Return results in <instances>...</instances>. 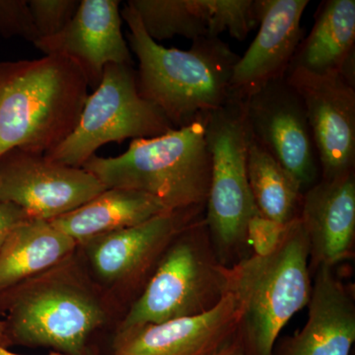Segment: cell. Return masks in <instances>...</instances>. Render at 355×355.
I'll use <instances>...</instances> for the list:
<instances>
[{"label": "cell", "mask_w": 355, "mask_h": 355, "mask_svg": "<svg viewBox=\"0 0 355 355\" xmlns=\"http://www.w3.org/2000/svg\"><path fill=\"white\" fill-rule=\"evenodd\" d=\"M0 314L12 347L64 355H88L123 318L91 279L77 251L0 292Z\"/></svg>", "instance_id": "obj_1"}, {"label": "cell", "mask_w": 355, "mask_h": 355, "mask_svg": "<svg viewBox=\"0 0 355 355\" xmlns=\"http://www.w3.org/2000/svg\"><path fill=\"white\" fill-rule=\"evenodd\" d=\"M121 14L130 28L128 46L139 58L140 95L173 128L188 127L232 99L231 77L240 57L219 37L196 40L187 51L168 49L147 35L128 2Z\"/></svg>", "instance_id": "obj_2"}, {"label": "cell", "mask_w": 355, "mask_h": 355, "mask_svg": "<svg viewBox=\"0 0 355 355\" xmlns=\"http://www.w3.org/2000/svg\"><path fill=\"white\" fill-rule=\"evenodd\" d=\"M88 89L85 72L67 55L0 62V156L60 146L76 128Z\"/></svg>", "instance_id": "obj_3"}, {"label": "cell", "mask_w": 355, "mask_h": 355, "mask_svg": "<svg viewBox=\"0 0 355 355\" xmlns=\"http://www.w3.org/2000/svg\"><path fill=\"white\" fill-rule=\"evenodd\" d=\"M309 251L298 216L272 254H250L229 266L228 291L241 309L237 334L246 355H272L280 331L309 303Z\"/></svg>", "instance_id": "obj_4"}, {"label": "cell", "mask_w": 355, "mask_h": 355, "mask_svg": "<svg viewBox=\"0 0 355 355\" xmlns=\"http://www.w3.org/2000/svg\"><path fill=\"white\" fill-rule=\"evenodd\" d=\"M207 116L159 137L133 139L116 157L92 156L83 168L107 189L141 191L169 210L207 207L211 174Z\"/></svg>", "instance_id": "obj_5"}, {"label": "cell", "mask_w": 355, "mask_h": 355, "mask_svg": "<svg viewBox=\"0 0 355 355\" xmlns=\"http://www.w3.org/2000/svg\"><path fill=\"white\" fill-rule=\"evenodd\" d=\"M205 216L173 240L114 331L205 314L227 294L229 266L217 256Z\"/></svg>", "instance_id": "obj_6"}, {"label": "cell", "mask_w": 355, "mask_h": 355, "mask_svg": "<svg viewBox=\"0 0 355 355\" xmlns=\"http://www.w3.org/2000/svg\"><path fill=\"white\" fill-rule=\"evenodd\" d=\"M205 140L211 161L205 222L219 260L231 266L249 256L248 224L259 214L248 180L249 132L242 99L233 96L209 114Z\"/></svg>", "instance_id": "obj_7"}, {"label": "cell", "mask_w": 355, "mask_h": 355, "mask_svg": "<svg viewBox=\"0 0 355 355\" xmlns=\"http://www.w3.org/2000/svg\"><path fill=\"white\" fill-rule=\"evenodd\" d=\"M205 207L169 210L146 222L91 238L77 254L93 282L121 315L146 288L167 248Z\"/></svg>", "instance_id": "obj_8"}, {"label": "cell", "mask_w": 355, "mask_h": 355, "mask_svg": "<svg viewBox=\"0 0 355 355\" xmlns=\"http://www.w3.org/2000/svg\"><path fill=\"white\" fill-rule=\"evenodd\" d=\"M172 130L164 114L140 95L132 65L108 64L101 83L88 95L73 132L44 155L60 164L83 168L110 142L150 139Z\"/></svg>", "instance_id": "obj_9"}, {"label": "cell", "mask_w": 355, "mask_h": 355, "mask_svg": "<svg viewBox=\"0 0 355 355\" xmlns=\"http://www.w3.org/2000/svg\"><path fill=\"white\" fill-rule=\"evenodd\" d=\"M242 100L250 137L294 178L304 193L321 180V167L300 96L284 77Z\"/></svg>", "instance_id": "obj_10"}, {"label": "cell", "mask_w": 355, "mask_h": 355, "mask_svg": "<svg viewBox=\"0 0 355 355\" xmlns=\"http://www.w3.org/2000/svg\"><path fill=\"white\" fill-rule=\"evenodd\" d=\"M106 189L92 173L44 153L14 148L0 156V202L17 205L31 219L53 220Z\"/></svg>", "instance_id": "obj_11"}, {"label": "cell", "mask_w": 355, "mask_h": 355, "mask_svg": "<svg viewBox=\"0 0 355 355\" xmlns=\"http://www.w3.org/2000/svg\"><path fill=\"white\" fill-rule=\"evenodd\" d=\"M286 80L304 104L316 146L321 179L354 171L355 84L342 73L287 71Z\"/></svg>", "instance_id": "obj_12"}, {"label": "cell", "mask_w": 355, "mask_h": 355, "mask_svg": "<svg viewBox=\"0 0 355 355\" xmlns=\"http://www.w3.org/2000/svg\"><path fill=\"white\" fill-rule=\"evenodd\" d=\"M240 316L239 302L228 291L205 314L113 331L99 355H211L234 338Z\"/></svg>", "instance_id": "obj_13"}, {"label": "cell", "mask_w": 355, "mask_h": 355, "mask_svg": "<svg viewBox=\"0 0 355 355\" xmlns=\"http://www.w3.org/2000/svg\"><path fill=\"white\" fill-rule=\"evenodd\" d=\"M119 0H81L73 19L62 32L39 39L34 46L44 55H64L85 72L89 87L101 83L108 64L132 65L127 40L121 31Z\"/></svg>", "instance_id": "obj_14"}, {"label": "cell", "mask_w": 355, "mask_h": 355, "mask_svg": "<svg viewBox=\"0 0 355 355\" xmlns=\"http://www.w3.org/2000/svg\"><path fill=\"white\" fill-rule=\"evenodd\" d=\"M313 275L305 326L275 343L272 355H350L355 342L354 287L321 265Z\"/></svg>", "instance_id": "obj_15"}, {"label": "cell", "mask_w": 355, "mask_h": 355, "mask_svg": "<svg viewBox=\"0 0 355 355\" xmlns=\"http://www.w3.org/2000/svg\"><path fill=\"white\" fill-rule=\"evenodd\" d=\"M308 4V0H263L258 34L233 69V96L245 99L286 77L303 40L301 19Z\"/></svg>", "instance_id": "obj_16"}, {"label": "cell", "mask_w": 355, "mask_h": 355, "mask_svg": "<svg viewBox=\"0 0 355 355\" xmlns=\"http://www.w3.org/2000/svg\"><path fill=\"white\" fill-rule=\"evenodd\" d=\"M299 219L309 241L312 273L352 258L355 237L354 171L321 179L303 193Z\"/></svg>", "instance_id": "obj_17"}, {"label": "cell", "mask_w": 355, "mask_h": 355, "mask_svg": "<svg viewBox=\"0 0 355 355\" xmlns=\"http://www.w3.org/2000/svg\"><path fill=\"white\" fill-rule=\"evenodd\" d=\"M354 0H326L318 8L314 26L299 44L288 70L342 73L354 83Z\"/></svg>", "instance_id": "obj_18"}, {"label": "cell", "mask_w": 355, "mask_h": 355, "mask_svg": "<svg viewBox=\"0 0 355 355\" xmlns=\"http://www.w3.org/2000/svg\"><path fill=\"white\" fill-rule=\"evenodd\" d=\"M166 211L169 209L147 193L111 188L50 222L78 245L97 236L139 225Z\"/></svg>", "instance_id": "obj_19"}, {"label": "cell", "mask_w": 355, "mask_h": 355, "mask_svg": "<svg viewBox=\"0 0 355 355\" xmlns=\"http://www.w3.org/2000/svg\"><path fill=\"white\" fill-rule=\"evenodd\" d=\"M76 249L77 243L50 221L26 219L0 251V292L46 272Z\"/></svg>", "instance_id": "obj_20"}, {"label": "cell", "mask_w": 355, "mask_h": 355, "mask_svg": "<svg viewBox=\"0 0 355 355\" xmlns=\"http://www.w3.org/2000/svg\"><path fill=\"white\" fill-rule=\"evenodd\" d=\"M151 39L180 36L196 41L222 34L218 0H130Z\"/></svg>", "instance_id": "obj_21"}, {"label": "cell", "mask_w": 355, "mask_h": 355, "mask_svg": "<svg viewBox=\"0 0 355 355\" xmlns=\"http://www.w3.org/2000/svg\"><path fill=\"white\" fill-rule=\"evenodd\" d=\"M247 172L259 214L286 225L299 216L303 193L297 182L249 135Z\"/></svg>", "instance_id": "obj_22"}, {"label": "cell", "mask_w": 355, "mask_h": 355, "mask_svg": "<svg viewBox=\"0 0 355 355\" xmlns=\"http://www.w3.org/2000/svg\"><path fill=\"white\" fill-rule=\"evenodd\" d=\"M81 0H30L33 23L39 39L50 38L69 24Z\"/></svg>", "instance_id": "obj_23"}, {"label": "cell", "mask_w": 355, "mask_h": 355, "mask_svg": "<svg viewBox=\"0 0 355 355\" xmlns=\"http://www.w3.org/2000/svg\"><path fill=\"white\" fill-rule=\"evenodd\" d=\"M0 36L38 40L27 0H0Z\"/></svg>", "instance_id": "obj_24"}, {"label": "cell", "mask_w": 355, "mask_h": 355, "mask_svg": "<svg viewBox=\"0 0 355 355\" xmlns=\"http://www.w3.org/2000/svg\"><path fill=\"white\" fill-rule=\"evenodd\" d=\"M286 226L257 214L248 224V246L253 248L257 256L272 254L282 242Z\"/></svg>", "instance_id": "obj_25"}, {"label": "cell", "mask_w": 355, "mask_h": 355, "mask_svg": "<svg viewBox=\"0 0 355 355\" xmlns=\"http://www.w3.org/2000/svg\"><path fill=\"white\" fill-rule=\"evenodd\" d=\"M28 218L27 214L17 205L0 202V251L13 229Z\"/></svg>", "instance_id": "obj_26"}, {"label": "cell", "mask_w": 355, "mask_h": 355, "mask_svg": "<svg viewBox=\"0 0 355 355\" xmlns=\"http://www.w3.org/2000/svg\"><path fill=\"white\" fill-rule=\"evenodd\" d=\"M211 355H246V354H245L241 340L238 336V334H236L232 340H229L221 349H219Z\"/></svg>", "instance_id": "obj_27"}, {"label": "cell", "mask_w": 355, "mask_h": 355, "mask_svg": "<svg viewBox=\"0 0 355 355\" xmlns=\"http://www.w3.org/2000/svg\"><path fill=\"white\" fill-rule=\"evenodd\" d=\"M0 347H6V349L12 347L7 336L6 324L1 319H0Z\"/></svg>", "instance_id": "obj_28"}, {"label": "cell", "mask_w": 355, "mask_h": 355, "mask_svg": "<svg viewBox=\"0 0 355 355\" xmlns=\"http://www.w3.org/2000/svg\"><path fill=\"white\" fill-rule=\"evenodd\" d=\"M0 355H22V354H14V352H11L10 350H8V349H6V347H0ZM46 355H64L60 354V352H51L50 354Z\"/></svg>", "instance_id": "obj_29"}, {"label": "cell", "mask_w": 355, "mask_h": 355, "mask_svg": "<svg viewBox=\"0 0 355 355\" xmlns=\"http://www.w3.org/2000/svg\"><path fill=\"white\" fill-rule=\"evenodd\" d=\"M88 355H99V347H93L92 349L90 350Z\"/></svg>", "instance_id": "obj_30"}]
</instances>
